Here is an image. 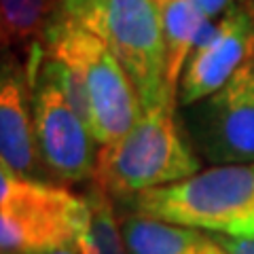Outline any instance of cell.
<instances>
[{
	"label": "cell",
	"mask_w": 254,
	"mask_h": 254,
	"mask_svg": "<svg viewBox=\"0 0 254 254\" xmlns=\"http://www.w3.org/2000/svg\"><path fill=\"white\" fill-rule=\"evenodd\" d=\"M248 66H250V70H252V74H254V55H252V60L248 62Z\"/></svg>",
	"instance_id": "obj_17"
},
{
	"label": "cell",
	"mask_w": 254,
	"mask_h": 254,
	"mask_svg": "<svg viewBox=\"0 0 254 254\" xmlns=\"http://www.w3.org/2000/svg\"><path fill=\"white\" fill-rule=\"evenodd\" d=\"M138 216L231 235L254 212V163L214 165L131 197Z\"/></svg>",
	"instance_id": "obj_4"
},
{
	"label": "cell",
	"mask_w": 254,
	"mask_h": 254,
	"mask_svg": "<svg viewBox=\"0 0 254 254\" xmlns=\"http://www.w3.org/2000/svg\"><path fill=\"white\" fill-rule=\"evenodd\" d=\"M153 2L163 30L165 55H168V83L172 91L178 95V83L187 60L193 51L197 36L212 17H208L193 0H153Z\"/></svg>",
	"instance_id": "obj_11"
},
{
	"label": "cell",
	"mask_w": 254,
	"mask_h": 254,
	"mask_svg": "<svg viewBox=\"0 0 254 254\" xmlns=\"http://www.w3.org/2000/svg\"><path fill=\"white\" fill-rule=\"evenodd\" d=\"M43 254H78V250H76V246H64V248H55Z\"/></svg>",
	"instance_id": "obj_16"
},
{
	"label": "cell",
	"mask_w": 254,
	"mask_h": 254,
	"mask_svg": "<svg viewBox=\"0 0 254 254\" xmlns=\"http://www.w3.org/2000/svg\"><path fill=\"white\" fill-rule=\"evenodd\" d=\"M87 201L89 212L74 240L78 254H127L121 222L115 218L108 193L95 187L87 193Z\"/></svg>",
	"instance_id": "obj_12"
},
{
	"label": "cell",
	"mask_w": 254,
	"mask_h": 254,
	"mask_svg": "<svg viewBox=\"0 0 254 254\" xmlns=\"http://www.w3.org/2000/svg\"><path fill=\"white\" fill-rule=\"evenodd\" d=\"M2 43L28 45L47 28V0H0Z\"/></svg>",
	"instance_id": "obj_13"
},
{
	"label": "cell",
	"mask_w": 254,
	"mask_h": 254,
	"mask_svg": "<svg viewBox=\"0 0 254 254\" xmlns=\"http://www.w3.org/2000/svg\"><path fill=\"white\" fill-rule=\"evenodd\" d=\"M43 49L81 78L91 106V131L100 146L113 144L133 127L142 104L117 55L78 21L53 11L43 32Z\"/></svg>",
	"instance_id": "obj_3"
},
{
	"label": "cell",
	"mask_w": 254,
	"mask_h": 254,
	"mask_svg": "<svg viewBox=\"0 0 254 254\" xmlns=\"http://www.w3.org/2000/svg\"><path fill=\"white\" fill-rule=\"evenodd\" d=\"M193 2L199 6L208 17L216 19V17H220V15H225L231 6H235L237 2H242V0H193Z\"/></svg>",
	"instance_id": "obj_14"
},
{
	"label": "cell",
	"mask_w": 254,
	"mask_h": 254,
	"mask_svg": "<svg viewBox=\"0 0 254 254\" xmlns=\"http://www.w3.org/2000/svg\"><path fill=\"white\" fill-rule=\"evenodd\" d=\"M26 74H19L4 64L0 83V163L9 165L21 176L34 178L38 161V144L34 119L28 110Z\"/></svg>",
	"instance_id": "obj_9"
},
{
	"label": "cell",
	"mask_w": 254,
	"mask_h": 254,
	"mask_svg": "<svg viewBox=\"0 0 254 254\" xmlns=\"http://www.w3.org/2000/svg\"><path fill=\"white\" fill-rule=\"evenodd\" d=\"M254 55V0H242L210 19L193 45L178 83V102L190 106L222 89Z\"/></svg>",
	"instance_id": "obj_8"
},
{
	"label": "cell",
	"mask_w": 254,
	"mask_h": 254,
	"mask_svg": "<svg viewBox=\"0 0 254 254\" xmlns=\"http://www.w3.org/2000/svg\"><path fill=\"white\" fill-rule=\"evenodd\" d=\"M231 235L233 237H254V212L235 227V231Z\"/></svg>",
	"instance_id": "obj_15"
},
{
	"label": "cell",
	"mask_w": 254,
	"mask_h": 254,
	"mask_svg": "<svg viewBox=\"0 0 254 254\" xmlns=\"http://www.w3.org/2000/svg\"><path fill=\"white\" fill-rule=\"evenodd\" d=\"M178 98L144 108L129 131L113 144L100 146L95 161V187L117 197H131L168 187L201 170L190 140L174 117Z\"/></svg>",
	"instance_id": "obj_1"
},
{
	"label": "cell",
	"mask_w": 254,
	"mask_h": 254,
	"mask_svg": "<svg viewBox=\"0 0 254 254\" xmlns=\"http://www.w3.org/2000/svg\"><path fill=\"white\" fill-rule=\"evenodd\" d=\"M89 212L87 195L13 172L0 163V248L2 254H43L74 246Z\"/></svg>",
	"instance_id": "obj_5"
},
{
	"label": "cell",
	"mask_w": 254,
	"mask_h": 254,
	"mask_svg": "<svg viewBox=\"0 0 254 254\" xmlns=\"http://www.w3.org/2000/svg\"><path fill=\"white\" fill-rule=\"evenodd\" d=\"M43 49H34L26 64V78L34 87L32 119L36 144L45 165L66 182L93 178L100 144L91 127L70 106L66 95L47 74L38 70Z\"/></svg>",
	"instance_id": "obj_6"
},
{
	"label": "cell",
	"mask_w": 254,
	"mask_h": 254,
	"mask_svg": "<svg viewBox=\"0 0 254 254\" xmlns=\"http://www.w3.org/2000/svg\"><path fill=\"white\" fill-rule=\"evenodd\" d=\"M127 254H227V250L199 229L138 216L121 220Z\"/></svg>",
	"instance_id": "obj_10"
},
{
	"label": "cell",
	"mask_w": 254,
	"mask_h": 254,
	"mask_svg": "<svg viewBox=\"0 0 254 254\" xmlns=\"http://www.w3.org/2000/svg\"><path fill=\"white\" fill-rule=\"evenodd\" d=\"M185 125L205 161L254 163V74L248 64L222 89L187 106Z\"/></svg>",
	"instance_id": "obj_7"
},
{
	"label": "cell",
	"mask_w": 254,
	"mask_h": 254,
	"mask_svg": "<svg viewBox=\"0 0 254 254\" xmlns=\"http://www.w3.org/2000/svg\"><path fill=\"white\" fill-rule=\"evenodd\" d=\"M55 11L93 32L117 55L142 110L176 95L168 83L163 30L153 0H58Z\"/></svg>",
	"instance_id": "obj_2"
}]
</instances>
